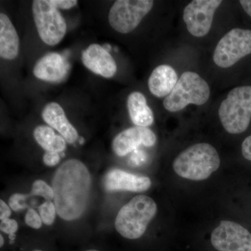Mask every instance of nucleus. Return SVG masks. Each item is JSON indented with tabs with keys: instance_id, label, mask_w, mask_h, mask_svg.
<instances>
[{
	"instance_id": "nucleus-1",
	"label": "nucleus",
	"mask_w": 251,
	"mask_h": 251,
	"mask_svg": "<svg viewBox=\"0 0 251 251\" xmlns=\"http://www.w3.org/2000/svg\"><path fill=\"white\" fill-rule=\"evenodd\" d=\"M92 179L84 163L76 159L64 162L52 179L57 214L65 221H74L84 214L90 198Z\"/></svg>"
},
{
	"instance_id": "nucleus-3",
	"label": "nucleus",
	"mask_w": 251,
	"mask_h": 251,
	"mask_svg": "<svg viewBox=\"0 0 251 251\" xmlns=\"http://www.w3.org/2000/svg\"><path fill=\"white\" fill-rule=\"evenodd\" d=\"M156 212L157 205L152 198L138 195L119 211L115 219V228L123 237L139 239L145 234Z\"/></svg>"
},
{
	"instance_id": "nucleus-21",
	"label": "nucleus",
	"mask_w": 251,
	"mask_h": 251,
	"mask_svg": "<svg viewBox=\"0 0 251 251\" xmlns=\"http://www.w3.org/2000/svg\"><path fill=\"white\" fill-rule=\"evenodd\" d=\"M39 215L42 220V222L46 226H50L53 224L55 219L56 211L54 204L51 201H45L39 206Z\"/></svg>"
},
{
	"instance_id": "nucleus-7",
	"label": "nucleus",
	"mask_w": 251,
	"mask_h": 251,
	"mask_svg": "<svg viewBox=\"0 0 251 251\" xmlns=\"http://www.w3.org/2000/svg\"><path fill=\"white\" fill-rule=\"evenodd\" d=\"M153 6L152 0H117L109 11V23L117 32L128 34L139 25Z\"/></svg>"
},
{
	"instance_id": "nucleus-11",
	"label": "nucleus",
	"mask_w": 251,
	"mask_h": 251,
	"mask_svg": "<svg viewBox=\"0 0 251 251\" xmlns=\"http://www.w3.org/2000/svg\"><path fill=\"white\" fill-rule=\"evenodd\" d=\"M156 143V135L148 127H131L115 137L112 141V150L117 156H125L140 145L150 148Z\"/></svg>"
},
{
	"instance_id": "nucleus-28",
	"label": "nucleus",
	"mask_w": 251,
	"mask_h": 251,
	"mask_svg": "<svg viewBox=\"0 0 251 251\" xmlns=\"http://www.w3.org/2000/svg\"><path fill=\"white\" fill-rule=\"evenodd\" d=\"M11 211L9 206L2 200L0 201V219L2 220L9 219Z\"/></svg>"
},
{
	"instance_id": "nucleus-23",
	"label": "nucleus",
	"mask_w": 251,
	"mask_h": 251,
	"mask_svg": "<svg viewBox=\"0 0 251 251\" xmlns=\"http://www.w3.org/2000/svg\"><path fill=\"white\" fill-rule=\"evenodd\" d=\"M25 224L34 229H39L42 226V220L40 215L34 209H29L25 217Z\"/></svg>"
},
{
	"instance_id": "nucleus-14",
	"label": "nucleus",
	"mask_w": 251,
	"mask_h": 251,
	"mask_svg": "<svg viewBox=\"0 0 251 251\" xmlns=\"http://www.w3.org/2000/svg\"><path fill=\"white\" fill-rule=\"evenodd\" d=\"M69 62L60 54L50 52L36 62L33 73L40 80L50 82H59L69 73Z\"/></svg>"
},
{
	"instance_id": "nucleus-9",
	"label": "nucleus",
	"mask_w": 251,
	"mask_h": 251,
	"mask_svg": "<svg viewBox=\"0 0 251 251\" xmlns=\"http://www.w3.org/2000/svg\"><path fill=\"white\" fill-rule=\"evenodd\" d=\"M221 0H194L185 7L183 19L188 32L196 37H203L210 31L216 10Z\"/></svg>"
},
{
	"instance_id": "nucleus-31",
	"label": "nucleus",
	"mask_w": 251,
	"mask_h": 251,
	"mask_svg": "<svg viewBox=\"0 0 251 251\" xmlns=\"http://www.w3.org/2000/svg\"><path fill=\"white\" fill-rule=\"evenodd\" d=\"M0 241H1V242H0V247H2L4 243V238H3L2 235L0 236Z\"/></svg>"
},
{
	"instance_id": "nucleus-35",
	"label": "nucleus",
	"mask_w": 251,
	"mask_h": 251,
	"mask_svg": "<svg viewBox=\"0 0 251 251\" xmlns=\"http://www.w3.org/2000/svg\"><path fill=\"white\" fill-rule=\"evenodd\" d=\"M41 251V250H34V251Z\"/></svg>"
},
{
	"instance_id": "nucleus-29",
	"label": "nucleus",
	"mask_w": 251,
	"mask_h": 251,
	"mask_svg": "<svg viewBox=\"0 0 251 251\" xmlns=\"http://www.w3.org/2000/svg\"><path fill=\"white\" fill-rule=\"evenodd\" d=\"M239 3L246 13L251 17V0H241Z\"/></svg>"
},
{
	"instance_id": "nucleus-4",
	"label": "nucleus",
	"mask_w": 251,
	"mask_h": 251,
	"mask_svg": "<svg viewBox=\"0 0 251 251\" xmlns=\"http://www.w3.org/2000/svg\"><path fill=\"white\" fill-rule=\"evenodd\" d=\"M220 121L230 134L247 130L251 120V86L232 89L219 109Z\"/></svg>"
},
{
	"instance_id": "nucleus-5",
	"label": "nucleus",
	"mask_w": 251,
	"mask_h": 251,
	"mask_svg": "<svg viewBox=\"0 0 251 251\" xmlns=\"http://www.w3.org/2000/svg\"><path fill=\"white\" fill-rule=\"evenodd\" d=\"M210 97V88L204 79L196 73L186 72L180 76L171 93L163 100L168 111L179 112L190 104L204 105Z\"/></svg>"
},
{
	"instance_id": "nucleus-19",
	"label": "nucleus",
	"mask_w": 251,
	"mask_h": 251,
	"mask_svg": "<svg viewBox=\"0 0 251 251\" xmlns=\"http://www.w3.org/2000/svg\"><path fill=\"white\" fill-rule=\"evenodd\" d=\"M36 141L46 151L62 152L66 149V142L63 137L55 134L53 129L48 126H39L34 131Z\"/></svg>"
},
{
	"instance_id": "nucleus-17",
	"label": "nucleus",
	"mask_w": 251,
	"mask_h": 251,
	"mask_svg": "<svg viewBox=\"0 0 251 251\" xmlns=\"http://www.w3.org/2000/svg\"><path fill=\"white\" fill-rule=\"evenodd\" d=\"M20 41L14 26L6 14H0V56L12 60L19 52Z\"/></svg>"
},
{
	"instance_id": "nucleus-13",
	"label": "nucleus",
	"mask_w": 251,
	"mask_h": 251,
	"mask_svg": "<svg viewBox=\"0 0 251 251\" xmlns=\"http://www.w3.org/2000/svg\"><path fill=\"white\" fill-rule=\"evenodd\" d=\"M82 62L91 72L105 78L113 77L117 72L115 59L99 44H91L82 52Z\"/></svg>"
},
{
	"instance_id": "nucleus-25",
	"label": "nucleus",
	"mask_w": 251,
	"mask_h": 251,
	"mask_svg": "<svg viewBox=\"0 0 251 251\" xmlns=\"http://www.w3.org/2000/svg\"><path fill=\"white\" fill-rule=\"evenodd\" d=\"M43 161L46 166H54L58 164L60 161V156H59V153L46 151L43 157Z\"/></svg>"
},
{
	"instance_id": "nucleus-12",
	"label": "nucleus",
	"mask_w": 251,
	"mask_h": 251,
	"mask_svg": "<svg viewBox=\"0 0 251 251\" xmlns=\"http://www.w3.org/2000/svg\"><path fill=\"white\" fill-rule=\"evenodd\" d=\"M103 184L105 189L109 191L144 192L150 189L151 181L148 176L131 174L120 169H113L105 175Z\"/></svg>"
},
{
	"instance_id": "nucleus-6",
	"label": "nucleus",
	"mask_w": 251,
	"mask_h": 251,
	"mask_svg": "<svg viewBox=\"0 0 251 251\" xmlns=\"http://www.w3.org/2000/svg\"><path fill=\"white\" fill-rule=\"evenodd\" d=\"M33 17L41 40L49 46H55L64 39L67 23L51 0L32 1Z\"/></svg>"
},
{
	"instance_id": "nucleus-20",
	"label": "nucleus",
	"mask_w": 251,
	"mask_h": 251,
	"mask_svg": "<svg viewBox=\"0 0 251 251\" xmlns=\"http://www.w3.org/2000/svg\"><path fill=\"white\" fill-rule=\"evenodd\" d=\"M31 196H40L44 198L46 201L54 200V191L52 187L46 184L42 180H36L31 186Z\"/></svg>"
},
{
	"instance_id": "nucleus-10",
	"label": "nucleus",
	"mask_w": 251,
	"mask_h": 251,
	"mask_svg": "<svg viewBox=\"0 0 251 251\" xmlns=\"http://www.w3.org/2000/svg\"><path fill=\"white\" fill-rule=\"evenodd\" d=\"M211 242L219 251H251V232L232 221H221L211 233Z\"/></svg>"
},
{
	"instance_id": "nucleus-22",
	"label": "nucleus",
	"mask_w": 251,
	"mask_h": 251,
	"mask_svg": "<svg viewBox=\"0 0 251 251\" xmlns=\"http://www.w3.org/2000/svg\"><path fill=\"white\" fill-rule=\"evenodd\" d=\"M28 196L21 193H15L9 198V204L10 207L15 211L23 210L27 207L25 201Z\"/></svg>"
},
{
	"instance_id": "nucleus-30",
	"label": "nucleus",
	"mask_w": 251,
	"mask_h": 251,
	"mask_svg": "<svg viewBox=\"0 0 251 251\" xmlns=\"http://www.w3.org/2000/svg\"><path fill=\"white\" fill-rule=\"evenodd\" d=\"M103 49L105 50L108 51V52H110V50H111V46L110 45H109L108 44H104Z\"/></svg>"
},
{
	"instance_id": "nucleus-24",
	"label": "nucleus",
	"mask_w": 251,
	"mask_h": 251,
	"mask_svg": "<svg viewBox=\"0 0 251 251\" xmlns=\"http://www.w3.org/2000/svg\"><path fill=\"white\" fill-rule=\"evenodd\" d=\"M18 229V223L14 219H6L1 221L0 229L1 232L9 234H15Z\"/></svg>"
},
{
	"instance_id": "nucleus-2",
	"label": "nucleus",
	"mask_w": 251,
	"mask_h": 251,
	"mask_svg": "<svg viewBox=\"0 0 251 251\" xmlns=\"http://www.w3.org/2000/svg\"><path fill=\"white\" fill-rule=\"evenodd\" d=\"M221 159L215 148L208 143H198L186 149L175 158L173 169L181 177L202 181L219 169Z\"/></svg>"
},
{
	"instance_id": "nucleus-18",
	"label": "nucleus",
	"mask_w": 251,
	"mask_h": 251,
	"mask_svg": "<svg viewBox=\"0 0 251 251\" xmlns=\"http://www.w3.org/2000/svg\"><path fill=\"white\" fill-rule=\"evenodd\" d=\"M127 108L132 122L136 126L148 127L154 121L151 109L141 92H133L127 99Z\"/></svg>"
},
{
	"instance_id": "nucleus-34",
	"label": "nucleus",
	"mask_w": 251,
	"mask_h": 251,
	"mask_svg": "<svg viewBox=\"0 0 251 251\" xmlns=\"http://www.w3.org/2000/svg\"><path fill=\"white\" fill-rule=\"evenodd\" d=\"M86 251H100L95 250V249H90V250H87Z\"/></svg>"
},
{
	"instance_id": "nucleus-8",
	"label": "nucleus",
	"mask_w": 251,
	"mask_h": 251,
	"mask_svg": "<svg viewBox=\"0 0 251 251\" xmlns=\"http://www.w3.org/2000/svg\"><path fill=\"white\" fill-rule=\"evenodd\" d=\"M250 54L251 30L235 28L229 31L218 43L213 59L218 67L227 69Z\"/></svg>"
},
{
	"instance_id": "nucleus-26",
	"label": "nucleus",
	"mask_w": 251,
	"mask_h": 251,
	"mask_svg": "<svg viewBox=\"0 0 251 251\" xmlns=\"http://www.w3.org/2000/svg\"><path fill=\"white\" fill-rule=\"evenodd\" d=\"M57 9H70L77 4L76 0H51Z\"/></svg>"
},
{
	"instance_id": "nucleus-32",
	"label": "nucleus",
	"mask_w": 251,
	"mask_h": 251,
	"mask_svg": "<svg viewBox=\"0 0 251 251\" xmlns=\"http://www.w3.org/2000/svg\"><path fill=\"white\" fill-rule=\"evenodd\" d=\"M9 238L11 241H14V239H16V234H9Z\"/></svg>"
},
{
	"instance_id": "nucleus-16",
	"label": "nucleus",
	"mask_w": 251,
	"mask_h": 251,
	"mask_svg": "<svg viewBox=\"0 0 251 251\" xmlns=\"http://www.w3.org/2000/svg\"><path fill=\"white\" fill-rule=\"evenodd\" d=\"M178 80L175 69L171 66L163 64L157 67L150 75L149 89L158 98L167 97L174 89Z\"/></svg>"
},
{
	"instance_id": "nucleus-33",
	"label": "nucleus",
	"mask_w": 251,
	"mask_h": 251,
	"mask_svg": "<svg viewBox=\"0 0 251 251\" xmlns=\"http://www.w3.org/2000/svg\"><path fill=\"white\" fill-rule=\"evenodd\" d=\"M83 142H84V138H81V139L80 140V143L82 144V143H83Z\"/></svg>"
},
{
	"instance_id": "nucleus-15",
	"label": "nucleus",
	"mask_w": 251,
	"mask_h": 251,
	"mask_svg": "<svg viewBox=\"0 0 251 251\" xmlns=\"http://www.w3.org/2000/svg\"><path fill=\"white\" fill-rule=\"evenodd\" d=\"M44 121L62 135L69 143H74L78 138V133L68 120L65 112L60 105L55 102L48 103L42 111Z\"/></svg>"
},
{
	"instance_id": "nucleus-27",
	"label": "nucleus",
	"mask_w": 251,
	"mask_h": 251,
	"mask_svg": "<svg viewBox=\"0 0 251 251\" xmlns=\"http://www.w3.org/2000/svg\"><path fill=\"white\" fill-rule=\"evenodd\" d=\"M242 151L244 158L251 161V135L247 137L243 142Z\"/></svg>"
}]
</instances>
